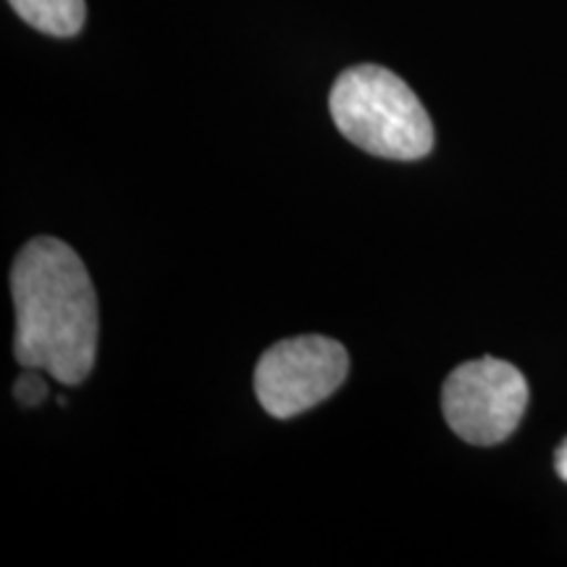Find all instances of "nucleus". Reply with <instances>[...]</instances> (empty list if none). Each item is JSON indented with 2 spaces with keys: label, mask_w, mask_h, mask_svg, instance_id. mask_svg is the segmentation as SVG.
<instances>
[{
  "label": "nucleus",
  "mask_w": 567,
  "mask_h": 567,
  "mask_svg": "<svg viewBox=\"0 0 567 567\" xmlns=\"http://www.w3.org/2000/svg\"><path fill=\"white\" fill-rule=\"evenodd\" d=\"M11 295L19 363L82 384L97 358V297L80 255L55 237L32 239L13 260Z\"/></svg>",
  "instance_id": "nucleus-1"
},
{
  "label": "nucleus",
  "mask_w": 567,
  "mask_h": 567,
  "mask_svg": "<svg viewBox=\"0 0 567 567\" xmlns=\"http://www.w3.org/2000/svg\"><path fill=\"white\" fill-rule=\"evenodd\" d=\"M337 130L360 151L392 161H417L434 151V124L394 71L352 66L339 74L329 97Z\"/></svg>",
  "instance_id": "nucleus-2"
},
{
  "label": "nucleus",
  "mask_w": 567,
  "mask_h": 567,
  "mask_svg": "<svg viewBox=\"0 0 567 567\" xmlns=\"http://www.w3.org/2000/svg\"><path fill=\"white\" fill-rule=\"evenodd\" d=\"M526 405V375L496 358L463 363L442 389L446 423L463 442L476 446H492L513 436Z\"/></svg>",
  "instance_id": "nucleus-3"
},
{
  "label": "nucleus",
  "mask_w": 567,
  "mask_h": 567,
  "mask_svg": "<svg viewBox=\"0 0 567 567\" xmlns=\"http://www.w3.org/2000/svg\"><path fill=\"white\" fill-rule=\"evenodd\" d=\"M350 373V354L337 339H284L255 368V394L268 415L295 417L329 400Z\"/></svg>",
  "instance_id": "nucleus-4"
},
{
  "label": "nucleus",
  "mask_w": 567,
  "mask_h": 567,
  "mask_svg": "<svg viewBox=\"0 0 567 567\" xmlns=\"http://www.w3.org/2000/svg\"><path fill=\"white\" fill-rule=\"evenodd\" d=\"M9 3L27 24L53 38L76 34L87 17L84 0H9Z\"/></svg>",
  "instance_id": "nucleus-5"
},
{
  "label": "nucleus",
  "mask_w": 567,
  "mask_h": 567,
  "mask_svg": "<svg viewBox=\"0 0 567 567\" xmlns=\"http://www.w3.org/2000/svg\"><path fill=\"white\" fill-rule=\"evenodd\" d=\"M38 371L40 368H27V371L17 379V386H13V394H17V400L24 408H38L48 396V384L42 381V375Z\"/></svg>",
  "instance_id": "nucleus-6"
},
{
  "label": "nucleus",
  "mask_w": 567,
  "mask_h": 567,
  "mask_svg": "<svg viewBox=\"0 0 567 567\" xmlns=\"http://www.w3.org/2000/svg\"><path fill=\"white\" fill-rule=\"evenodd\" d=\"M555 467H557L559 478H563L565 484H567V439H565L563 444L557 446V455H555Z\"/></svg>",
  "instance_id": "nucleus-7"
}]
</instances>
